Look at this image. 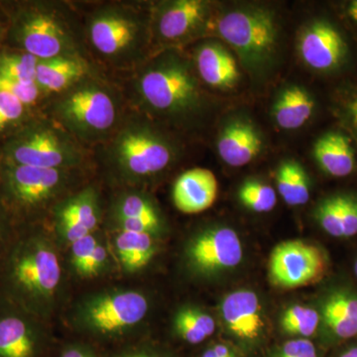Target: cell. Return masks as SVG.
<instances>
[{"instance_id":"6da1fadb","label":"cell","mask_w":357,"mask_h":357,"mask_svg":"<svg viewBox=\"0 0 357 357\" xmlns=\"http://www.w3.org/2000/svg\"><path fill=\"white\" fill-rule=\"evenodd\" d=\"M67 270L50 229H16L0 259V297L51 324L64 305Z\"/></svg>"},{"instance_id":"7a4b0ae2","label":"cell","mask_w":357,"mask_h":357,"mask_svg":"<svg viewBox=\"0 0 357 357\" xmlns=\"http://www.w3.org/2000/svg\"><path fill=\"white\" fill-rule=\"evenodd\" d=\"M100 146L105 173L121 189H141L172 165L178 155L174 141L135 112L126 114Z\"/></svg>"},{"instance_id":"3957f363","label":"cell","mask_w":357,"mask_h":357,"mask_svg":"<svg viewBox=\"0 0 357 357\" xmlns=\"http://www.w3.org/2000/svg\"><path fill=\"white\" fill-rule=\"evenodd\" d=\"M51 96L49 119L86 147L109 140L126 115L121 91L98 74Z\"/></svg>"},{"instance_id":"277c9868","label":"cell","mask_w":357,"mask_h":357,"mask_svg":"<svg viewBox=\"0 0 357 357\" xmlns=\"http://www.w3.org/2000/svg\"><path fill=\"white\" fill-rule=\"evenodd\" d=\"M131 89L134 105L153 116L183 122L201 109L198 79L191 64L175 51H165L139 66Z\"/></svg>"},{"instance_id":"5b68a950","label":"cell","mask_w":357,"mask_h":357,"mask_svg":"<svg viewBox=\"0 0 357 357\" xmlns=\"http://www.w3.org/2000/svg\"><path fill=\"white\" fill-rule=\"evenodd\" d=\"M151 310L149 297L135 288H105L84 294L70 307L68 324L91 344H128Z\"/></svg>"},{"instance_id":"8992f818","label":"cell","mask_w":357,"mask_h":357,"mask_svg":"<svg viewBox=\"0 0 357 357\" xmlns=\"http://www.w3.org/2000/svg\"><path fill=\"white\" fill-rule=\"evenodd\" d=\"M84 41L103 64L116 70H135L147 58L151 42V13L135 3L110 2L89 14Z\"/></svg>"},{"instance_id":"52a82bcc","label":"cell","mask_w":357,"mask_h":357,"mask_svg":"<svg viewBox=\"0 0 357 357\" xmlns=\"http://www.w3.org/2000/svg\"><path fill=\"white\" fill-rule=\"evenodd\" d=\"M81 173L8 163L2 170V206L27 225H36L37 218L50 217L56 204L82 188Z\"/></svg>"},{"instance_id":"ba28073f","label":"cell","mask_w":357,"mask_h":357,"mask_svg":"<svg viewBox=\"0 0 357 357\" xmlns=\"http://www.w3.org/2000/svg\"><path fill=\"white\" fill-rule=\"evenodd\" d=\"M15 36L25 53L39 60L86 55L84 27L62 2L38 3L18 18Z\"/></svg>"},{"instance_id":"9c48e42d","label":"cell","mask_w":357,"mask_h":357,"mask_svg":"<svg viewBox=\"0 0 357 357\" xmlns=\"http://www.w3.org/2000/svg\"><path fill=\"white\" fill-rule=\"evenodd\" d=\"M8 163L61 170L86 168L89 153L69 132L48 119L26 129L7 146Z\"/></svg>"},{"instance_id":"30bf717a","label":"cell","mask_w":357,"mask_h":357,"mask_svg":"<svg viewBox=\"0 0 357 357\" xmlns=\"http://www.w3.org/2000/svg\"><path fill=\"white\" fill-rule=\"evenodd\" d=\"M220 36L234 47L244 66L261 70L273 58L278 40V26L273 13L259 7L234 9L218 20Z\"/></svg>"},{"instance_id":"8fae6325","label":"cell","mask_w":357,"mask_h":357,"mask_svg":"<svg viewBox=\"0 0 357 357\" xmlns=\"http://www.w3.org/2000/svg\"><path fill=\"white\" fill-rule=\"evenodd\" d=\"M51 325L0 297V357H53Z\"/></svg>"},{"instance_id":"7c38bea8","label":"cell","mask_w":357,"mask_h":357,"mask_svg":"<svg viewBox=\"0 0 357 357\" xmlns=\"http://www.w3.org/2000/svg\"><path fill=\"white\" fill-rule=\"evenodd\" d=\"M100 191L95 184L79 188L51 211L50 230L63 252L70 244L100 229L103 222Z\"/></svg>"},{"instance_id":"4fadbf2b","label":"cell","mask_w":357,"mask_h":357,"mask_svg":"<svg viewBox=\"0 0 357 357\" xmlns=\"http://www.w3.org/2000/svg\"><path fill=\"white\" fill-rule=\"evenodd\" d=\"M243 256L238 234L227 227L202 230L188 241L185 248L188 268L201 276L232 269L241 262Z\"/></svg>"},{"instance_id":"5bb4252c","label":"cell","mask_w":357,"mask_h":357,"mask_svg":"<svg viewBox=\"0 0 357 357\" xmlns=\"http://www.w3.org/2000/svg\"><path fill=\"white\" fill-rule=\"evenodd\" d=\"M269 278L278 287H303L318 281L326 270L321 249L301 241L278 244L269 258Z\"/></svg>"},{"instance_id":"9a60e30c","label":"cell","mask_w":357,"mask_h":357,"mask_svg":"<svg viewBox=\"0 0 357 357\" xmlns=\"http://www.w3.org/2000/svg\"><path fill=\"white\" fill-rule=\"evenodd\" d=\"M103 220L112 232H141L158 239L165 231L161 211L142 189H121L112 199Z\"/></svg>"},{"instance_id":"2e32d148","label":"cell","mask_w":357,"mask_h":357,"mask_svg":"<svg viewBox=\"0 0 357 357\" xmlns=\"http://www.w3.org/2000/svg\"><path fill=\"white\" fill-rule=\"evenodd\" d=\"M152 35L164 43H182L204 28L210 4L202 0L162 2L150 11Z\"/></svg>"},{"instance_id":"e0dca14e","label":"cell","mask_w":357,"mask_h":357,"mask_svg":"<svg viewBox=\"0 0 357 357\" xmlns=\"http://www.w3.org/2000/svg\"><path fill=\"white\" fill-rule=\"evenodd\" d=\"M67 273L77 280H95L117 267L112 245L102 229L79 239L66 249Z\"/></svg>"},{"instance_id":"ac0fdd59","label":"cell","mask_w":357,"mask_h":357,"mask_svg":"<svg viewBox=\"0 0 357 357\" xmlns=\"http://www.w3.org/2000/svg\"><path fill=\"white\" fill-rule=\"evenodd\" d=\"M220 312L229 332L246 345H255L264 332L259 298L250 290L230 293L223 300Z\"/></svg>"},{"instance_id":"d6986e66","label":"cell","mask_w":357,"mask_h":357,"mask_svg":"<svg viewBox=\"0 0 357 357\" xmlns=\"http://www.w3.org/2000/svg\"><path fill=\"white\" fill-rule=\"evenodd\" d=\"M347 51V43L340 33L325 21L312 22L301 34L300 55L312 69H335L344 60Z\"/></svg>"},{"instance_id":"ffe728a7","label":"cell","mask_w":357,"mask_h":357,"mask_svg":"<svg viewBox=\"0 0 357 357\" xmlns=\"http://www.w3.org/2000/svg\"><path fill=\"white\" fill-rule=\"evenodd\" d=\"M218 180L208 169L194 168L178 176L173 185L174 204L184 213L208 210L218 196Z\"/></svg>"},{"instance_id":"44dd1931","label":"cell","mask_w":357,"mask_h":357,"mask_svg":"<svg viewBox=\"0 0 357 357\" xmlns=\"http://www.w3.org/2000/svg\"><path fill=\"white\" fill-rule=\"evenodd\" d=\"M93 74H96V70L86 56H60L39 60L36 84L45 95H57Z\"/></svg>"},{"instance_id":"7402d4cb","label":"cell","mask_w":357,"mask_h":357,"mask_svg":"<svg viewBox=\"0 0 357 357\" xmlns=\"http://www.w3.org/2000/svg\"><path fill=\"white\" fill-rule=\"evenodd\" d=\"M220 158L231 167H243L261 152L263 141L259 131L250 121L236 119L223 126L218 139Z\"/></svg>"},{"instance_id":"603a6c76","label":"cell","mask_w":357,"mask_h":357,"mask_svg":"<svg viewBox=\"0 0 357 357\" xmlns=\"http://www.w3.org/2000/svg\"><path fill=\"white\" fill-rule=\"evenodd\" d=\"M195 65L204 83L213 88H234L241 79L236 59L225 47L206 42L195 52Z\"/></svg>"},{"instance_id":"cb8c5ba5","label":"cell","mask_w":357,"mask_h":357,"mask_svg":"<svg viewBox=\"0 0 357 357\" xmlns=\"http://www.w3.org/2000/svg\"><path fill=\"white\" fill-rule=\"evenodd\" d=\"M112 249L117 267L124 275L142 271L157 252V238L148 234L132 231L112 232Z\"/></svg>"},{"instance_id":"d4e9b609","label":"cell","mask_w":357,"mask_h":357,"mask_svg":"<svg viewBox=\"0 0 357 357\" xmlns=\"http://www.w3.org/2000/svg\"><path fill=\"white\" fill-rule=\"evenodd\" d=\"M314 155L319 167L333 177H347L356 167V154L351 141L340 133L321 136L314 144Z\"/></svg>"},{"instance_id":"484cf974","label":"cell","mask_w":357,"mask_h":357,"mask_svg":"<svg viewBox=\"0 0 357 357\" xmlns=\"http://www.w3.org/2000/svg\"><path fill=\"white\" fill-rule=\"evenodd\" d=\"M314 109V98L306 89L291 86L277 98L272 114L279 128L294 130L302 128L311 119Z\"/></svg>"},{"instance_id":"4316f807","label":"cell","mask_w":357,"mask_h":357,"mask_svg":"<svg viewBox=\"0 0 357 357\" xmlns=\"http://www.w3.org/2000/svg\"><path fill=\"white\" fill-rule=\"evenodd\" d=\"M326 328L337 340L357 335V297L349 292L333 293L323 306Z\"/></svg>"},{"instance_id":"83f0119b","label":"cell","mask_w":357,"mask_h":357,"mask_svg":"<svg viewBox=\"0 0 357 357\" xmlns=\"http://www.w3.org/2000/svg\"><path fill=\"white\" fill-rule=\"evenodd\" d=\"M174 332L188 344H203L215 332V323L208 312L197 307L178 310L174 318Z\"/></svg>"},{"instance_id":"f1b7e54d","label":"cell","mask_w":357,"mask_h":357,"mask_svg":"<svg viewBox=\"0 0 357 357\" xmlns=\"http://www.w3.org/2000/svg\"><path fill=\"white\" fill-rule=\"evenodd\" d=\"M276 183L279 194L289 206H304L309 201V177L299 162L284 161L277 170Z\"/></svg>"},{"instance_id":"f546056e","label":"cell","mask_w":357,"mask_h":357,"mask_svg":"<svg viewBox=\"0 0 357 357\" xmlns=\"http://www.w3.org/2000/svg\"><path fill=\"white\" fill-rule=\"evenodd\" d=\"M39 59L25 53H4L0 55V77L22 83H36Z\"/></svg>"},{"instance_id":"4dcf8cb0","label":"cell","mask_w":357,"mask_h":357,"mask_svg":"<svg viewBox=\"0 0 357 357\" xmlns=\"http://www.w3.org/2000/svg\"><path fill=\"white\" fill-rule=\"evenodd\" d=\"M319 323V312L312 307L301 305L289 307L281 319V326L284 333L302 338L312 337L317 332Z\"/></svg>"},{"instance_id":"1f68e13d","label":"cell","mask_w":357,"mask_h":357,"mask_svg":"<svg viewBox=\"0 0 357 357\" xmlns=\"http://www.w3.org/2000/svg\"><path fill=\"white\" fill-rule=\"evenodd\" d=\"M239 201L255 213H268L277 204V194L271 185L260 181L249 180L244 182L238 192Z\"/></svg>"},{"instance_id":"d6a6232c","label":"cell","mask_w":357,"mask_h":357,"mask_svg":"<svg viewBox=\"0 0 357 357\" xmlns=\"http://www.w3.org/2000/svg\"><path fill=\"white\" fill-rule=\"evenodd\" d=\"M344 195L330 197L317 206L314 215L326 234L333 237H342Z\"/></svg>"},{"instance_id":"836d02e7","label":"cell","mask_w":357,"mask_h":357,"mask_svg":"<svg viewBox=\"0 0 357 357\" xmlns=\"http://www.w3.org/2000/svg\"><path fill=\"white\" fill-rule=\"evenodd\" d=\"M26 107L16 96L0 91V132L18 123L24 117Z\"/></svg>"},{"instance_id":"e575fe53","label":"cell","mask_w":357,"mask_h":357,"mask_svg":"<svg viewBox=\"0 0 357 357\" xmlns=\"http://www.w3.org/2000/svg\"><path fill=\"white\" fill-rule=\"evenodd\" d=\"M0 91L10 93L24 105H34L45 93L36 83L28 84L0 77ZM46 96V95H45Z\"/></svg>"},{"instance_id":"d590c367","label":"cell","mask_w":357,"mask_h":357,"mask_svg":"<svg viewBox=\"0 0 357 357\" xmlns=\"http://www.w3.org/2000/svg\"><path fill=\"white\" fill-rule=\"evenodd\" d=\"M269 357H319V354L314 342L300 337L284 342Z\"/></svg>"},{"instance_id":"8d00e7d4","label":"cell","mask_w":357,"mask_h":357,"mask_svg":"<svg viewBox=\"0 0 357 357\" xmlns=\"http://www.w3.org/2000/svg\"><path fill=\"white\" fill-rule=\"evenodd\" d=\"M53 357H102L95 345L83 340H70L56 347Z\"/></svg>"},{"instance_id":"74e56055","label":"cell","mask_w":357,"mask_h":357,"mask_svg":"<svg viewBox=\"0 0 357 357\" xmlns=\"http://www.w3.org/2000/svg\"><path fill=\"white\" fill-rule=\"evenodd\" d=\"M109 357H169L152 345L131 342L119 347Z\"/></svg>"},{"instance_id":"f35d334b","label":"cell","mask_w":357,"mask_h":357,"mask_svg":"<svg viewBox=\"0 0 357 357\" xmlns=\"http://www.w3.org/2000/svg\"><path fill=\"white\" fill-rule=\"evenodd\" d=\"M357 234V199L344 196V218H342V237Z\"/></svg>"},{"instance_id":"ab89813d","label":"cell","mask_w":357,"mask_h":357,"mask_svg":"<svg viewBox=\"0 0 357 357\" xmlns=\"http://www.w3.org/2000/svg\"><path fill=\"white\" fill-rule=\"evenodd\" d=\"M15 230V227L11 222V218L2 206L0 208V259L13 241Z\"/></svg>"},{"instance_id":"60d3db41","label":"cell","mask_w":357,"mask_h":357,"mask_svg":"<svg viewBox=\"0 0 357 357\" xmlns=\"http://www.w3.org/2000/svg\"><path fill=\"white\" fill-rule=\"evenodd\" d=\"M199 357H241V356L236 351V347L223 342H217L206 347Z\"/></svg>"},{"instance_id":"b9f144b4","label":"cell","mask_w":357,"mask_h":357,"mask_svg":"<svg viewBox=\"0 0 357 357\" xmlns=\"http://www.w3.org/2000/svg\"><path fill=\"white\" fill-rule=\"evenodd\" d=\"M349 109L352 121H354V124L357 126V98L349 103Z\"/></svg>"},{"instance_id":"7bdbcfd3","label":"cell","mask_w":357,"mask_h":357,"mask_svg":"<svg viewBox=\"0 0 357 357\" xmlns=\"http://www.w3.org/2000/svg\"><path fill=\"white\" fill-rule=\"evenodd\" d=\"M349 15L351 16V20L357 23V0L352 1L349 8Z\"/></svg>"},{"instance_id":"ee69618b","label":"cell","mask_w":357,"mask_h":357,"mask_svg":"<svg viewBox=\"0 0 357 357\" xmlns=\"http://www.w3.org/2000/svg\"><path fill=\"white\" fill-rule=\"evenodd\" d=\"M337 357H357V347H351L345 349Z\"/></svg>"},{"instance_id":"f6af8a7d","label":"cell","mask_w":357,"mask_h":357,"mask_svg":"<svg viewBox=\"0 0 357 357\" xmlns=\"http://www.w3.org/2000/svg\"><path fill=\"white\" fill-rule=\"evenodd\" d=\"M354 272H356V275L357 277V260H356V264H354Z\"/></svg>"}]
</instances>
